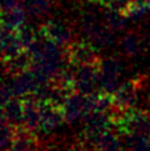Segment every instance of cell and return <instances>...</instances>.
Here are the masks:
<instances>
[{
	"label": "cell",
	"instance_id": "obj_1",
	"mask_svg": "<svg viewBox=\"0 0 150 151\" xmlns=\"http://www.w3.org/2000/svg\"><path fill=\"white\" fill-rule=\"evenodd\" d=\"M114 127L121 134H140L150 136V111L141 109L126 110L118 120Z\"/></svg>",
	"mask_w": 150,
	"mask_h": 151
},
{
	"label": "cell",
	"instance_id": "obj_2",
	"mask_svg": "<svg viewBox=\"0 0 150 151\" xmlns=\"http://www.w3.org/2000/svg\"><path fill=\"white\" fill-rule=\"evenodd\" d=\"M74 91L84 95L96 94L100 90V61L74 66Z\"/></svg>",
	"mask_w": 150,
	"mask_h": 151
},
{
	"label": "cell",
	"instance_id": "obj_3",
	"mask_svg": "<svg viewBox=\"0 0 150 151\" xmlns=\"http://www.w3.org/2000/svg\"><path fill=\"white\" fill-rule=\"evenodd\" d=\"M61 110L64 120L69 124L84 119L88 114L95 110V94L84 95L73 91L66 99Z\"/></svg>",
	"mask_w": 150,
	"mask_h": 151
},
{
	"label": "cell",
	"instance_id": "obj_4",
	"mask_svg": "<svg viewBox=\"0 0 150 151\" xmlns=\"http://www.w3.org/2000/svg\"><path fill=\"white\" fill-rule=\"evenodd\" d=\"M84 127H83V142L93 144L100 135L111 130L114 127L112 119L108 112L103 111H93L88 114L84 119Z\"/></svg>",
	"mask_w": 150,
	"mask_h": 151
},
{
	"label": "cell",
	"instance_id": "obj_5",
	"mask_svg": "<svg viewBox=\"0 0 150 151\" xmlns=\"http://www.w3.org/2000/svg\"><path fill=\"white\" fill-rule=\"evenodd\" d=\"M124 71V64L116 56L100 60V91L112 94L121 85L120 76Z\"/></svg>",
	"mask_w": 150,
	"mask_h": 151
},
{
	"label": "cell",
	"instance_id": "obj_6",
	"mask_svg": "<svg viewBox=\"0 0 150 151\" xmlns=\"http://www.w3.org/2000/svg\"><path fill=\"white\" fill-rule=\"evenodd\" d=\"M66 59L70 66L87 65V64L99 63L101 60L96 47L89 40H74L66 47Z\"/></svg>",
	"mask_w": 150,
	"mask_h": 151
},
{
	"label": "cell",
	"instance_id": "obj_7",
	"mask_svg": "<svg viewBox=\"0 0 150 151\" xmlns=\"http://www.w3.org/2000/svg\"><path fill=\"white\" fill-rule=\"evenodd\" d=\"M39 34L63 47H68L75 40L74 30L69 24L58 19H48L45 23H43Z\"/></svg>",
	"mask_w": 150,
	"mask_h": 151
},
{
	"label": "cell",
	"instance_id": "obj_8",
	"mask_svg": "<svg viewBox=\"0 0 150 151\" xmlns=\"http://www.w3.org/2000/svg\"><path fill=\"white\" fill-rule=\"evenodd\" d=\"M111 96L115 109L126 111L135 107L139 96H140V79H139V76L126 83H123L111 94Z\"/></svg>",
	"mask_w": 150,
	"mask_h": 151
},
{
	"label": "cell",
	"instance_id": "obj_9",
	"mask_svg": "<svg viewBox=\"0 0 150 151\" xmlns=\"http://www.w3.org/2000/svg\"><path fill=\"white\" fill-rule=\"evenodd\" d=\"M21 99H23V129L26 131L35 132L40 129V102L30 95Z\"/></svg>",
	"mask_w": 150,
	"mask_h": 151
},
{
	"label": "cell",
	"instance_id": "obj_10",
	"mask_svg": "<svg viewBox=\"0 0 150 151\" xmlns=\"http://www.w3.org/2000/svg\"><path fill=\"white\" fill-rule=\"evenodd\" d=\"M10 83H12L14 94L17 98H25V96L33 94V91L39 85H43L30 68L23 73L12 76Z\"/></svg>",
	"mask_w": 150,
	"mask_h": 151
},
{
	"label": "cell",
	"instance_id": "obj_11",
	"mask_svg": "<svg viewBox=\"0 0 150 151\" xmlns=\"http://www.w3.org/2000/svg\"><path fill=\"white\" fill-rule=\"evenodd\" d=\"M40 112H41V121L39 130L44 134H49L54 131L55 129H58L61 125L63 121H65L64 120L63 110L48 101L40 102Z\"/></svg>",
	"mask_w": 150,
	"mask_h": 151
},
{
	"label": "cell",
	"instance_id": "obj_12",
	"mask_svg": "<svg viewBox=\"0 0 150 151\" xmlns=\"http://www.w3.org/2000/svg\"><path fill=\"white\" fill-rule=\"evenodd\" d=\"M143 37L135 30L126 31L120 39V49L126 58L138 56L143 51Z\"/></svg>",
	"mask_w": 150,
	"mask_h": 151
},
{
	"label": "cell",
	"instance_id": "obj_13",
	"mask_svg": "<svg viewBox=\"0 0 150 151\" xmlns=\"http://www.w3.org/2000/svg\"><path fill=\"white\" fill-rule=\"evenodd\" d=\"M40 141L34 132L26 131L25 129H18V136L9 151H39Z\"/></svg>",
	"mask_w": 150,
	"mask_h": 151
},
{
	"label": "cell",
	"instance_id": "obj_14",
	"mask_svg": "<svg viewBox=\"0 0 150 151\" xmlns=\"http://www.w3.org/2000/svg\"><path fill=\"white\" fill-rule=\"evenodd\" d=\"M26 17H28V13L25 12L23 4H21L17 8H13L8 12L1 13L0 14V20H1L5 28L10 30H19L21 26L25 25Z\"/></svg>",
	"mask_w": 150,
	"mask_h": 151
},
{
	"label": "cell",
	"instance_id": "obj_15",
	"mask_svg": "<svg viewBox=\"0 0 150 151\" xmlns=\"http://www.w3.org/2000/svg\"><path fill=\"white\" fill-rule=\"evenodd\" d=\"M94 151H125L119 136L111 130L100 135L93 144Z\"/></svg>",
	"mask_w": 150,
	"mask_h": 151
},
{
	"label": "cell",
	"instance_id": "obj_16",
	"mask_svg": "<svg viewBox=\"0 0 150 151\" xmlns=\"http://www.w3.org/2000/svg\"><path fill=\"white\" fill-rule=\"evenodd\" d=\"M5 120L15 127H23V99L14 98L3 106Z\"/></svg>",
	"mask_w": 150,
	"mask_h": 151
},
{
	"label": "cell",
	"instance_id": "obj_17",
	"mask_svg": "<svg viewBox=\"0 0 150 151\" xmlns=\"http://www.w3.org/2000/svg\"><path fill=\"white\" fill-rule=\"evenodd\" d=\"M21 3L28 15L33 18H43L51 10L50 0H21Z\"/></svg>",
	"mask_w": 150,
	"mask_h": 151
},
{
	"label": "cell",
	"instance_id": "obj_18",
	"mask_svg": "<svg viewBox=\"0 0 150 151\" xmlns=\"http://www.w3.org/2000/svg\"><path fill=\"white\" fill-rule=\"evenodd\" d=\"M128 151H150V136L140 134H124Z\"/></svg>",
	"mask_w": 150,
	"mask_h": 151
},
{
	"label": "cell",
	"instance_id": "obj_19",
	"mask_svg": "<svg viewBox=\"0 0 150 151\" xmlns=\"http://www.w3.org/2000/svg\"><path fill=\"white\" fill-rule=\"evenodd\" d=\"M18 129L8 121L0 122V151H9L18 136Z\"/></svg>",
	"mask_w": 150,
	"mask_h": 151
},
{
	"label": "cell",
	"instance_id": "obj_20",
	"mask_svg": "<svg viewBox=\"0 0 150 151\" xmlns=\"http://www.w3.org/2000/svg\"><path fill=\"white\" fill-rule=\"evenodd\" d=\"M126 20L128 17L125 14H121L119 12H114V10L108 9L103 15V21L104 24L108 26L110 30L114 33H119L126 26Z\"/></svg>",
	"mask_w": 150,
	"mask_h": 151
},
{
	"label": "cell",
	"instance_id": "obj_21",
	"mask_svg": "<svg viewBox=\"0 0 150 151\" xmlns=\"http://www.w3.org/2000/svg\"><path fill=\"white\" fill-rule=\"evenodd\" d=\"M99 1L101 5H104L106 9L114 10V12H119L121 14H125L130 10L135 0H95Z\"/></svg>",
	"mask_w": 150,
	"mask_h": 151
},
{
	"label": "cell",
	"instance_id": "obj_22",
	"mask_svg": "<svg viewBox=\"0 0 150 151\" xmlns=\"http://www.w3.org/2000/svg\"><path fill=\"white\" fill-rule=\"evenodd\" d=\"M18 33V36H19V40L21 42V45H23L24 50L29 49V47L34 44V41L38 39V34L36 31L31 28L29 25H23L19 30H17Z\"/></svg>",
	"mask_w": 150,
	"mask_h": 151
},
{
	"label": "cell",
	"instance_id": "obj_23",
	"mask_svg": "<svg viewBox=\"0 0 150 151\" xmlns=\"http://www.w3.org/2000/svg\"><path fill=\"white\" fill-rule=\"evenodd\" d=\"M14 98H17L14 94L13 86L10 80L1 79L0 80V106H5L10 100H13Z\"/></svg>",
	"mask_w": 150,
	"mask_h": 151
},
{
	"label": "cell",
	"instance_id": "obj_24",
	"mask_svg": "<svg viewBox=\"0 0 150 151\" xmlns=\"http://www.w3.org/2000/svg\"><path fill=\"white\" fill-rule=\"evenodd\" d=\"M21 0H0V14L21 5Z\"/></svg>",
	"mask_w": 150,
	"mask_h": 151
}]
</instances>
